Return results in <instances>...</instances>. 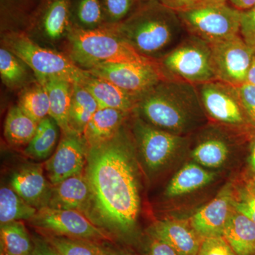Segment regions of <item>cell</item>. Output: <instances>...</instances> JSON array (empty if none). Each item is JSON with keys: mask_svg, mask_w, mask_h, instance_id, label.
Here are the masks:
<instances>
[{"mask_svg": "<svg viewBox=\"0 0 255 255\" xmlns=\"http://www.w3.org/2000/svg\"><path fill=\"white\" fill-rule=\"evenodd\" d=\"M28 67L12 52L1 46L0 75L3 83L11 89L20 88L28 81Z\"/></svg>", "mask_w": 255, "mask_h": 255, "instance_id": "1f68e13d", "label": "cell"}, {"mask_svg": "<svg viewBox=\"0 0 255 255\" xmlns=\"http://www.w3.org/2000/svg\"><path fill=\"white\" fill-rule=\"evenodd\" d=\"M247 82L251 84V85H255V55L251 68H250L249 72H248Z\"/></svg>", "mask_w": 255, "mask_h": 255, "instance_id": "bcb514c9", "label": "cell"}, {"mask_svg": "<svg viewBox=\"0 0 255 255\" xmlns=\"http://www.w3.org/2000/svg\"><path fill=\"white\" fill-rule=\"evenodd\" d=\"M38 123L31 119L18 105L8 112L5 120L4 134L6 141L13 146H27L38 128Z\"/></svg>", "mask_w": 255, "mask_h": 255, "instance_id": "484cf974", "label": "cell"}, {"mask_svg": "<svg viewBox=\"0 0 255 255\" xmlns=\"http://www.w3.org/2000/svg\"><path fill=\"white\" fill-rule=\"evenodd\" d=\"M73 24L86 29H94L106 24L101 0H72Z\"/></svg>", "mask_w": 255, "mask_h": 255, "instance_id": "d6a6232c", "label": "cell"}, {"mask_svg": "<svg viewBox=\"0 0 255 255\" xmlns=\"http://www.w3.org/2000/svg\"><path fill=\"white\" fill-rule=\"evenodd\" d=\"M233 206L236 211L244 214L255 223V194L248 187L239 191L237 196L234 194Z\"/></svg>", "mask_w": 255, "mask_h": 255, "instance_id": "8d00e7d4", "label": "cell"}, {"mask_svg": "<svg viewBox=\"0 0 255 255\" xmlns=\"http://www.w3.org/2000/svg\"><path fill=\"white\" fill-rule=\"evenodd\" d=\"M34 245L21 221L1 225L0 255H33Z\"/></svg>", "mask_w": 255, "mask_h": 255, "instance_id": "4316f807", "label": "cell"}, {"mask_svg": "<svg viewBox=\"0 0 255 255\" xmlns=\"http://www.w3.org/2000/svg\"><path fill=\"white\" fill-rule=\"evenodd\" d=\"M29 222L44 233L57 236L95 242L110 238L105 231L96 226L86 215L75 210L43 208L37 211Z\"/></svg>", "mask_w": 255, "mask_h": 255, "instance_id": "30bf717a", "label": "cell"}, {"mask_svg": "<svg viewBox=\"0 0 255 255\" xmlns=\"http://www.w3.org/2000/svg\"><path fill=\"white\" fill-rule=\"evenodd\" d=\"M1 44L27 65L41 84L53 78L80 83L89 73L88 70L74 63L68 55L40 46L26 32H5Z\"/></svg>", "mask_w": 255, "mask_h": 255, "instance_id": "5b68a950", "label": "cell"}, {"mask_svg": "<svg viewBox=\"0 0 255 255\" xmlns=\"http://www.w3.org/2000/svg\"><path fill=\"white\" fill-rule=\"evenodd\" d=\"M79 84L93 96L100 108L115 109L133 113L140 100L136 96L128 93L112 82L90 73Z\"/></svg>", "mask_w": 255, "mask_h": 255, "instance_id": "d6986e66", "label": "cell"}, {"mask_svg": "<svg viewBox=\"0 0 255 255\" xmlns=\"http://www.w3.org/2000/svg\"><path fill=\"white\" fill-rule=\"evenodd\" d=\"M156 62L166 79L195 85L216 80L211 44L188 33Z\"/></svg>", "mask_w": 255, "mask_h": 255, "instance_id": "8992f818", "label": "cell"}, {"mask_svg": "<svg viewBox=\"0 0 255 255\" xmlns=\"http://www.w3.org/2000/svg\"><path fill=\"white\" fill-rule=\"evenodd\" d=\"M100 109L93 96L79 83H74L69 125L72 132L83 135L92 117Z\"/></svg>", "mask_w": 255, "mask_h": 255, "instance_id": "d4e9b609", "label": "cell"}, {"mask_svg": "<svg viewBox=\"0 0 255 255\" xmlns=\"http://www.w3.org/2000/svg\"><path fill=\"white\" fill-rule=\"evenodd\" d=\"M197 255H238L223 236H218L203 239Z\"/></svg>", "mask_w": 255, "mask_h": 255, "instance_id": "d590c367", "label": "cell"}, {"mask_svg": "<svg viewBox=\"0 0 255 255\" xmlns=\"http://www.w3.org/2000/svg\"><path fill=\"white\" fill-rule=\"evenodd\" d=\"M138 0H101L106 23H118L131 13Z\"/></svg>", "mask_w": 255, "mask_h": 255, "instance_id": "e575fe53", "label": "cell"}, {"mask_svg": "<svg viewBox=\"0 0 255 255\" xmlns=\"http://www.w3.org/2000/svg\"><path fill=\"white\" fill-rule=\"evenodd\" d=\"M247 187L249 189L251 192H253V194H255V174L254 177L252 178L250 182H248V185H247Z\"/></svg>", "mask_w": 255, "mask_h": 255, "instance_id": "c3c4849f", "label": "cell"}, {"mask_svg": "<svg viewBox=\"0 0 255 255\" xmlns=\"http://www.w3.org/2000/svg\"><path fill=\"white\" fill-rule=\"evenodd\" d=\"M164 6L175 11H183L194 7L198 0H159Z\"/></svg>", "mask_w": 255, "mask_h": 255, "instance_id": "b9f144b4", "label": "cell"}, {"mask_svg": "<svg viewBox=\"0 0 255 255\" xmlns=\"http://www.w3.org/2000/svg\"><path fill=\"white\" fill-rule=\"evenodd\" d=\"M252 255H255V251L254 252V253H253V254Z\"/></svg>", "mask_w": 255, "mask_h": 255, "instance_id": "681fc988", "label": "cell"}, {"mask_svg": "<svg viewBox=\"0 0 255 255\" xmlns=\"http://www.w3.org/2000/svg\"><path fill=\"white\" fill-rule=\"evenodd\" d=\"M48 207L75 210L86 215L90 219L92 191L85 172L69 177L53 186Z\"/></svg>", "mask_w": 255, "mask_h": 255, "instance_id": "2e32d148", "label": "cell"}, {"mask_svg": "<svg viewBox=\"0 0 255 255\" xmlns=\"http://www.w3.org/2000/svg\"><path fill=\"white\" fill-rule=\"evenodd\" d=\"M250 164L253 172L255 174V131L253 134V139H252V142L251 145V155H250Z\"/></svg>", "mask_w": 255, "mask_h": 255, "instance_id": "ee69618b", "label": "cell"}, {"mask_svg": "<svg viewBox=\"0 0 255 255\" xmlns=\"http://www.w3.org/2000/svg\"><path fill=\"white\" fill-rule=\"evenodd\" d=\"M228 0H198L194 6H201V5L226 4Z\"/></svg>", "mask_w": 255, "mask_h": 255, "instance_id": "7dc6e473", "label": "cell"}, {"mask_svg": "<svg viewBox=\"0 0 255 255\" xmlns=\"http://www.w3.org/2000/svg\"><path fill=\"white\" fill-rule=\"evenodd\" d=\"M43 238L60 255H110L105 247L90 240L65 237L45 233Z\"/></svg>", "mask_w": 255, "mask_h": 255, "instance_id": "f546056e", "label": "cell"}, {"mask_svg": "<svg viewBox=\"0 0 255 255\" xmlns=\"http://www.w3.org/2000/svg\"><path fill=\"white\" fill-rule=\"evenodd\" d=\"M66 38L68 56L84 70H90L101 64L155 62L137 53L112 23L94 29L73 24Z\"/></svg>", "mask_w": 255, "mask_h": 255, "instance_id": "277c9868", "label": "cell"}, {"mask_svg": "<svg viewBox=\"0 0 255 255\" xmlns=\"http://www.w3.org/2000/svg\"><path fill=\"white\" fill-rule=\"evenodd\" d=\"M134 112L154 127L184 136L206 117L196 85L169 79L142 95Z\"/></svg>", "mask_w": 255, "mask_h": 255, "instance_id": "7a4b0ae2", "label": "cell"}, {"mask_svg": "<svg viewBox=\"0 0 255 255\" xmlns=\"http://www.w3.org/2000/svg\"><path fill=\"white\" fill-rule=\"evenodd\" d=\"M238 89L248 121L255 128V85L246 82Z\"/></svg>", "mask_w": 255, "mask_h": 255, "instance_id": "f35d334b", "label": "cell"}, {"mask_svg": "<svg viewBox=\"0 0 255 255\" xmlns=\"http://www.w3.org/2000/svg\"><path fill=\"white\" fill-rule=\"evenodd\" d=\"M18 106L38 123L49 117L50 101L48 92L45 87L38 81L23 89L19 95Z\"/></svg>", "mask_w": 255, "mask_h": 255, "instance_id": "4dcf8cb0", "label": "cell"}, {"mask_svg": "<svg viewBox=\"0 0 255 255\" xmlns=\"http://www.w3.org/2000/svg\"><path fill=\"white\" fill-rule=\"evenodd\" d=\"M36 208L23 200L11 188L0 189V223L1 224L26 220L29 221L36 214Z\"/></svg>", "mask_w": 255, "mask_h": 255, "instance_id": "f1b7e54d", "label": "cell"}, {"mask_svg": "<svg viewBox=\"0 0 255 255\" xmlns=\"http://www.w3.org/2000/svg\"><path fill=\"white\" fill-rule=\"evenodd\" d=\"M147 236L164 242L181 255H197L203 241L189 222L177 219L156 221Z\"/></svg>", "mask_w": 255, "mask_h": 255, "instance_id": "ac0fdd59", "label": "cell"}, {"mask_svg": "<svg viewBox=\"0 0 255 255\" xmlns=\"http://www.w3.org/2000/svg\"><path fill=\"white\" fill-rule=\"evenodd\" d=\"M41 85L46 88L49 97V117L54 119L63 133L72 132L69 125V114L73 84L66 80L53 78L46 80Z\"/></svg>", "mask_w": 255, "mask_h": 255, "instance_id": "7402d4cb", "label": "cell"}, {"mask_svg": "<svg viewBox=\"0 0 255 255\" xmlns=\"http://www.w3.org/2000/svg\"><path fill=\"white\" fill-rule=\"evenodd\" d=\"M41 0H1L3 26L24 25L28 28Z\"/></svg>", "mask_w": 255, "mask_h": 255, "instance_id": "836d02e7", "label": "cell"}, {"mask_svg": "<svg viewBox=\"0 0 255 255\" xmlns=\"http://www.w3.org/2000/svg\"><path fill=\"white\" fill-rule=\"evenodd\" d=\"M87 152L88 146L83 135L75 132L63 133L54 153L45 164L52 185L85 172Z\"/></svg>", "mask_w": 255, "mask_h": 255, "instance_id": "4fadbf2b", "label": "cell"}, {"mask_svg": "<svg viewBox=\"0 0 255 255\" xmlns=\"http://www.w3.org/2000/svg\"><path fill=\"white\" fill-rule=\"evenodd\" d=\"M233 196L232 188L226 186L212 201L191 216L189 222L202 239L223 236L226 223L234 209Z\"/></svg>", "mask_w": 255, "mask_h": 255, "instance_id": "9a60e30c", "label": "cell"}, {"mask_svg": "<svg viewBox=\"0 0 255 255\" xmlns=\"http://www.w3.org/2000/svg\"><path fill=\"white\" fill-rule=\"evenodd\" d=\"M89 73L138 98L166 79L157 62L148 63H106L97 65Z\"/></svg>", "mask_w": 255, "mask_h": 255, "instance_id": "8fae6325", "label": "cell"}, {"mask_svg": "<svg viewBox=\"0 0 255 255\" xmlns=\"http://www.w3.org/2000/svg\"><path fill=\"white\" fill-rule=\"evenodd\" d=\"M211 46L216 80L237 87L246 83L255 51L241 35Z\"/></svg>", "mask_w": 255, "mask_h": 255, "instance_id": "7c38bea8", "label": "cell"}, {"mask_svg": "<svg viewBox=\"0 0 255 255\" xmlns=\"http://www.w3.org/2000/svg\"><path fill=\"white\" fill-rule=\"evenodd\" d=\"M11 186L28 204L37 210L48 207L53 186L40 165L24 166L13 174Z\"/></svg>", "mask_w": 255, "mask_h": 255, "instance_id": "e0dca14e", "label": "cell"}, {"mask_svg": "<svg viewBox=\"0 0 255 255\" xmlns=\"http://www.w3.org/2000/svg\"><path fill=\"white\" fill-rule=\"evenodd\" d=\"M129 114L115 109H99L82 135L88 147L100 145L112 138L124 127Z\"/></svg>", "mask_w": 255, "mask_h": 255, "instance_id": "ffe728a7", "label": "cell"}, {"mask_svg": "<svg viewBox=\"0 0 255 255\" xmlns=\"http://www.w3.org/2000/svg\"><path fill=\"white\" fill-rule=\"evenodd\" d=\"M132 135L147 168H162L187 143V137L166 131L147 123L138 116L132 126Z\"/></svg>", "mask_w": 255, "mask_h": 255, "instance_id": "9c48e42d", "label": "cell"}, {"mask_svg": "<svg viewBox=\"0 0 255 255\" xmlns=\"http://www.w3.org/2000/svg\"><path fill=\"white\" fill-rule=\"evenodd\" d=\"M230 4L240 11L251 9L255 6V0H228Z\"/></svg>", "mask_w": 255, "mask_h": 255, "instance_id": "7bdbcfd3", "label": "cell"}, {"mask_svg": "<svg viewBox=\"0 0 255 255\" xmlns=\"http://www.w3.org/2000/svg\"><path fill=\"white\" fill-rule=\"evenodd\" d=\"M223 237L238 255H252L255 251V223L234 209Z\"/></svg>", "mask_w": 255, "mask_h": 255, "instance_id": "44dd1931", "label": "cell"}, {"mask_svg": "<svg viewBox=\"0 0 255 255\" xmlns=\"http://www.w3.org/2000/svg\"><path fill=\"white\" fill-rule=\"evenodd\" d=\"M177 14L188 34L211 45L240 34L241 11L228 3L194 6Z\"/></svg>", "mask_w": 255, "mask_h": 255, "instance_id": "52a82bcc", "label": "cell"}, {"mask_svg": "<svg viewBox=\"0 0 255 255\" xmlns=\"http://www.w3.org/2000/svg\"><path fill=\"white\" fill-rule=\"evenodd\" d=\"M215 177L214 172L206 170L199 164H187L171 179L165 195L175 197L189 194L210 184Z\"/></svg>", "mask_w": 255, "mask_h": 255, "instance_id": "603a6c76", "label": "cell"}, {"mask_svg": "<svg viewBox=\"0 0 255 255\" xmlns=\"http://www.w3.org/2000/svg\"><path fill=\"white\" fill-rule=\"evenodd\" d=\"M33 241L34 245L33 255H60L44 238L36 236Z\"/></svg>", "mask_w": 255, "mask_h": 255, "instance_id": "60d3db41", "label": "cell"}, {"mask_svg": "<svg viewBox=\"0 0 255 255\" xmlns=\"http://www.w3.org/2000/svg\"><path fill=\"white\" fill-rule=\"evenodd\" d=\"M230 147L229 141L223 134H206L193 149L191 157L203 167L216 168L226 162Z\"/></svg>", "mask_w": 255, "mask_h": 255, "instance_id": "cb8c5ba5", "label": "cell"}, {"mask_svg": "<svg viewBox=\"0 0 255 255\" xmlns=\"http://www.w3.org/2000/svg\"><path fill=\"white\" fill-rule=\"evenodd\" d=\"M58 124L51 117L43 119L38 123L34 136L25 148V155L38 160L50 157L58 142Z\"/></svg>", "mask_w": 255, "mask_h": 255, "instance_id": "83f0119b", "label": "cell"}, {"mask_svg": "<svg viewBox=\"0 0 255 255\" xmlns=\"http://www.w3.org/2000/svg\"><path fill=\"white\" fill-rule=\"evenodd\" d=\"M240 35L255 51V6L241 11Z\"/></svg>", "mask_w": 255, "mask_h": 255, "instance_id": "74e56055", "label": "cell"}, {"mask_svg": "<svg viewBox=\"0 0 255 255\" xmlns=\"http://www.w3.org/2000/svg\"><path fill=\"white\" fill-rule=\"evenodd\" d=\"M144 243V255H181L173 248L160 240L147 236Z\"/></svg>", "mask_w": 255, "mask_h": 255, "instance_id": "ab89813d", "label": "cell"}, {"mask_svg": "<svg viewBox=\"0 0 255 255\" xmlns=\"http://www.w3.org/2000/svg\"><path fill=\"white\" fill-rule=\"evenodd\" d=\"M114 26L137 53L154 61L167 54L187 34L177 11L159 0H138L131 13Z\"/></svg>", "mask_w": 255, "mask_h": 255, "instance_id": "3957f363", "label": "cell"}, {"mask_svg": "<svg viewBox=\"0 0 255 255\" xmlns=\"http://www.w3.org/2000/svg\"><path fill=\"white\" fill-rule=\"evenodd\" d=\"M110 255H137L127 249H120V248H107Z\"/></svg>", "mask_w": 255, "mask_h": 255, "instance_id": "f6af8a7d", "label": "cell"}, {"mask_svg": "<svg viewBox=\"0 0 255 255\" xmlns=\"http://www.w3.org/2000/svg\"><path fill=\"white\" fill-rule=\"evenodd\" d=\"M133 147L123 127L110 140L88 147L85 170L92 191L90 219L125 240L135 235L140 208Z\"/></svg>", "mask_w": 255, "mask_h": 255, "instance_id": "6da1fadb", "label": "cell"}, {"mask_svg": "<svg viewBox=\"0 0 255 255\" xmlns=\"http://www.w3.org/2000/svg\"><path fill=\"white\" fill-rule=\"evenodd\" d=\"M72 0H41L28 29L48 43L66 38L73 26Z\"/></svg>", "mask_w": 255, "mask_h": 255, "instance_id": "5bb4252c", "label": "cell"}, {"mask_svg": "<svg viewBox=\"0 0 255 255\" xmlns=\"http://www.w3.org/2000/svg\"><path fill=\"white\" fill-rule=\"evenodd\" d=\"M196 86L206 117L231 128H243L251 126L237 87L218 80Z\"/></svg>", "mask_w": 255, "mask_h": 255, "instance_id": "ba28073f", "label": "cell"}]
</instances>
